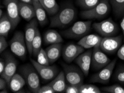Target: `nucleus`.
Here are the masks:
<instances>
[{"mask_svg":"<svg viewBox=\"0 0 124 93\" xmlns=\"http://www.w3.org/2000/svg\"><path fill=\"white\" fill-rule=\"evenodd\" d=\"M111 9L109 0H100L99 2L90 9L81 12L82 18L86 19H101L109 14Z\"/></svg>","mask_w":124,"mask_h":93,"instance_id":"3","label":"nucleus"},{"mask_svg":"<svg viewBox=\"0 0 124 93\" xmlns=\"http://www.w3.org/2000/svg\"><path fill=\"white\" fill-rule=\"evenodd\" d=\"M100 0H76L77 4L84 10L90 9L95 7Z\"/></svg>","mask_w":124,"mask_h":93,"instance_id":"28","label":"nucleus"},{"mask_svg":"<svg viewBox=\"0 0 124 93\" xmlns=\"http://www.w3.org/2000/svg\"><path fill=\"white\" fill-rule=\"evenodd\" d=\"M65 92L66 93H80V86L69 84L66 86Z\"/></svg>","mask_w":124,"mask_h":93,"instance_id":"33","label":"nucleus"},{"mask_svg":"<svg viewBox=\"0 0 124 93\" xmlns=\"http://www.w3.org/2000/svg\"><path fill=\"white\" fill-rule=\"evenodd\" d=\"M102 38L98 35L91 34L85 36L78 42V44L85 49L93 48L97 45L100 44Z\"/></svg>","mask_w":124,"mask_h":93,"instance_id":"18","label":"nucleus"},{"mask_svg":"<svg viewBox=\"0 0 124 93\" xmlns=\"http://www.w3.org/2000/svg\"><path fill=\"white\" fill-rule=\"evenodd\" d=\"M61 43H54L50 45L46 49V52L50 64L55 62L57 61L61 56L62 52Z\"/></svg>","mask_w":124,"mask_h":93,"instance_id":"20","label":"nucleus"},{"mask_svg":"<svg viewBox=\"0 0 124 93\" xmlns=\"http://www.w3.org/2000/svg\"><path fill=\"white\" fill-rule=\"evenodd\" d=\"M18 9L20 16L24 20L30 21L36 17L35 8L33 4L21 1L18 3Z\"/></svg>","mask_w":124,"mask_h":93,"instance_id":"17","label":"nucleus"},{"mask_svg":"<svg viewBox=\"0 0 124 93\" xmlns=\"http://www.w3.org/2000/svg\"><path fill=\"white\" fill-rule=\"evenodd\" d=\"M39 1L46 10V12L50 16H54L59 11L60 7L56 0H39Z\"/></svg>","mask_w":124,"mask_h":93,"instance_id":"25","label":"nucleus"},{"mask_svg":"<svg viewBox=\"0 0 124 93\" xmlns=\"http://www.w3.org/2000/svg\"><path fill=\"white\" fill-rule=\"evenodd\" d=\"M85 48L80 45L70 43L66 45L62 50V57L66 62L70 63L84 52Z\"/></svg>","mask_w":124,"mask_h":93,"instance_id":"14","label":"nucleus"},{"mask_svg":"<svg viewBox=\"0 0 124 93\" xmlns=\"http://www.w3.org/2000/svg\"><path fill=\"white\" fill-rule=\"evenodd\" d=\"M117 56L121 60H124V45L120 47L117 51Z\"/></svg>","mask_w":124,"mask_h":93,"instance_id":"37","label":"nucleus"},{"mask_svg":"<svg viewBox=\"0 0 124 93\" xmlns=\"http://www.w3.org/2000/svg\"><path fill=\"white\" fill-rule=\"evenodd\" d=\"M31 62L38 72L39 75L45 81L54 79L59 74V69L56 66L42 65L33 59H31Z\"/></svg>","mask_w":124,"mask_h":93,"instance_id":"10","label":"nucleus"},{"mask_svg":"<svg viewBox=\"0 0 124 93\" xmlns=\"http://www.w3.org/2000/svg\"><path fill=\"white\" fill-rule=\"evenodd\" d=\"M20 1L23 2L30 3V4H32L33 3V0H20Z\"/></svg>","mask_w":124,"mask_h":93,"instance_id":"40","label":"nucleus"},{"mask_svg":"<svg viewBox=\"0 0 124 93\" xmlns=\"http://www.w3.org/2000/svg\"><path fill=\"white\" fill-rule=\"evenodd\" d=\"M12 28V22L7 14H4L0 18V36L7 37Z\"/></svg>","mask_w":124,"mask_h":93,"instance_id":"24","label":"nucleus"},{"mask_svg":"<svg viewBox=\"0 0 124 93\" xmlns=\"http://www.w3.org/2000/svg\"><path fill=\"white\" fill-rule=\"evenodd\" d=\"M36 58V61L39 64L45 65H49L50 64V61L49 59H48V56L47 55L46 50H44V49H41L40 52H39V54L37 55Z\"/></svg>","mask_w":124,"mask_h":93,"instance_id":"30","label":"nucleus"},{"mask_svg":"<svg viewBox=\"0 0 124 93\" xmlns=\"http://www.w3.org/2000/svg\"><path fill=\"white\" fill-rule=\"evenodd\" d=\"M116 63V59L111 61L108 65H107L99 72L95 74L91 77L90 81L91 83H97L101 84H107L110 81Z\"/></svg>","mask_w":124,"mask_h":93,"instance_id":"9","label":"nucleus"},{"mask_svg":"<svg viewBox=\"0 0 124 93\" xmlns=\"http://www.w3.org/2000/svg\"><path fill=\"white\" fill-rule=\"evenodd\" d=\"M76 15V9L72 5H65L51 18L50 27H65L73 22Z\"/></svg>","mask_w":124,"mask_h":93,"instance_id":"1","label":"nucleus"},{"mask_svg":"<svg viewBox=\"0 0 124 93\" xmlns=\"http://www.w3.org/2000/svg\"><path fill=\"white\" fill-rule=\"evenodd\" d=\"M41 44H42V38H41L40 32L39 28H37L36 34L33 39L32 44V55L37 57L39 52L41 50Z\"/></svg>","mask_w":124,"mask_h":93,"instance_id":"27","label":"nucleus"},{"mask_svg":"<svg viewBox=\"0 0 124 93\" xmlns=\"http://www.w3.org/2000/svg\"><path fill=\"white\" fill-rule=\"evenodd\" d=\"M102 90L108 93H124V88L119 85H112L103 87Z\"/></svg>","mask_w":124,"mask_h":93,"instance_id":"31","label":"nucleus"},{"mask_svg":"<svg viewBox=\"0 0 124 93\" xmlns=\"http://www.w3.org/2000/svg\"><path fill=\"white\" fill-rule=\"evenodd\" d=\"M9 43L12 53L21 59H25L28 50L23 33L16 32Z\"/></svg>","mask_w":124,"mask_h":93,"instance_id":"5","label":"nucleus"},{"mask_svg":"<svg viewBox=\"0 0 124 93\" xmlns=\"http://www.w3.org/2000/svg\"><path fill=\"white\" fill-rule=\"evenodd\" d=\"M98 87L93 84H82L80 86V93H101Z\"/></svg>","mask_w":124,"mask_h":93,"instance_id":"29","label":"nucleus"},{"mask_svg":"<svg viewBox=\"0 0 124 93\" xmlns=\"http://www.w3.org/2000/svg\"><path fill=\"white\" fill-rule=\"evenodd\" d=\"M53 88L49 84L46 85L45 86H41L40 90H39L38 93H55Z\"/></svg>","mask_w":124,"mask_h":93,"instance_id":"34","label":"nucleus"},{"mask_svg":"<svg viewBox=\"0 0 124 93\" xmlns=\"http://www.w3.org/2000/svg\"><path fill=\"white\" fill-rule=\"evenodd\" d=\"M93 51V49H90L82 52L75 59V62L79 66L85 76L89 74L90 68L91 65Z\"/></svg>","mask_w":124,"mask_h":93,"instance_id":"16","label":"nucleus"},{"mask_svg":"<svg viewBox=\"0 0 124 93\" xmlns=\"http://www.w3.org/2000/svg\"><path fill=\"white\" fill-rule=\"evenodd\" d=\"M32 4L34 6L36 17L41 25L44 26L47 22L46 11L41 4L39 0H33Z\"/></svg>","mask_w":124,"mask_h":93,"instance_id":"21","label":"nucleus"},{"mask_svg":"<svg viewBox=\"0 0 124 93\" xmlns=\"http://www.w3.org/2000/svg\"><path fill=\"white\" fill-rule=\"evenodd\" d=\"M20 72L25 79L28 88L32 92L38 93L41 88L39 73L32 64H26L20 68Z\"/></svg>","mask_w":124,"mask_h":93,"instance_id":"2","label":"nucleus"},{"mask_svg":"<svg viewBox=\"0 0 124 93\" xmlns=\"http://www.w3.org/2000/svg\"><path fill=\"white\" fill-rule=\"evenodd\" d=\"M5 68V60L2 59H0V74L3 73Z\"/></svg>","mask_w":124,"mask_h":93,"instance_id":"38","label":"nucleus"},{"mask_svg":"<svg viewBox=\"0 0 124 93\" xmlns=\"http://www.w3.org/2000/svg\"><path fill=\"white\" fill-rule=\"evenodd\" d=\"M91 21H79L73 25L62 34L64 36L70 39H78L83 37L91 31Z\"/></svg>","mask_w":124,"mask_h":93,"instance_id":"4","label":"nucleus"},{"mask_svg":"<svg viewBox=\"0 0 124 93\" xmlns=\"http://www.w3.org/2000/svg\"><path fill=\"white\" fill-rule=\"evenodd\" d=\"M8 17L12 22V28L17 26L20 21V15L18 9V0H4Z\"/></svg>","mask_w":124,"mask_h":93,"instance_id":"12","label":"nucleus"},{"mask_svg":"<svg viewBox=\"0 0 124 93\" xmlns=\"http://www.w3.org/2000/svg\"><path fill=\"white\" fill-rule=\"evenodd\" d=\"M44 40L45 43L47 45L62 43L63 41L60 34L54 30H47L45 33Z\"/></svg>","mask_w":124,"mask_h":93,"instance_id":"23","label":"nucleus"},{"mask_svg":"<svg viewBox=\"0 0 124 93\" xmlns=\"http://www.w3.org/2000/svg\"><path fill=\"white\" fill-rule=\"evenodd\" d=\"M114 15L117 17L124 15V0H109Z\"/></svg>","mask_w":124,"mask_h":93,"instance_id":"26","label":"nucleus"},{"mask_svg":"<svg viewBox=\"0 0 124 93\" xmlns=\"http://www.w3.org/2000/svg\"><path fill=\"white\" fill-rule=\"evenodd\" d=\"M93 27L103 37L114 36L119 32V27L111 18L93 24Z\"/></svg>","mask_w":124,"mask_h":93,"instance_id":"6","label":"nucleus"},{"mask_svg":"<svg viewBox=\"0 0 124 93\" xmlns=\"http://www.w3.org/2000/svg\"><path fill=\"white\" fill-rule=\"evenodd\" d=\"M26 84V81L23 77L19 74L16 73L11 77L8 86L13 92L17 93L23 88Z\"/></svg>","mask_w":124,"mask_h":93,"instance_id":"22","label":"nucleus"},{"mask_svg":"<svg viewBox=\"0 0 124 93\" xmlns=\"http://www.w3.org/2000/svg\"><path fill=\"white\" fill-rule=\"evenodd\" d=\"M123 18L122 19L121 24H120V26H121V28L122 29V31H123V35H124V15L123 16Z\"/></svg>","mask_w":124,"mask_h":93,"instance_id":"39","label":"nucleus"},{"mask_svg":"<svg viewBox=\"0 0 124 93\" xmlns=\"http://www.w3.org/2000/svg\"><path fill=\"white\" fill-rule=\"evenodd\" d=\"M111 62V60L108 58L104 51L101 50L100 44L93 48L92 55L91 65L95 70L102 69Z\"/></svg>","mask_w":124,"mask_h":93,"instance_id":"11","label":"nucleus"},{"mask_svg":"<svg viewBox=\"0 0 124 93\" xmlns=\"http://www.w3.org/2000/svg\"><path fill=\"white\" fill-rule=\"evenodd\" d=\"M123 42L122 36L104 37L100 44L101 50L107 54H114L119 50Z\"/></svg>","mask_w":124,"mask_h":93,"instance_id":"8","label":"nucleus"},{"mask_svg":"<svg viewBox=\"0 0 124 93\" xmlns=\"http://www.w3.org/2000/svg\"><path fill=\"white\" fill-rule=\"evenodd\" d=\"M63 72L65 77L69 84L80 86L83 84L84 74L82 70L74 65L63 64Z\"/></svg>","mask_w":124,"mask_h":93,"instance_id":"7","label":"nucleus"},{"mask_svg":"<svg viewBox=\"0 0 124 93\" xmlns=\"http://www.w3.org/2000/svg\"><path fill=\"white\" fill-rule=\"evenodd\" d=\"M8 42H7L5 37L0 36V52L2 53L8 47Z\"/></svg>","mask_w":124,"mask_h":93,"instance_id":"35","label":"nucleus"},{"mask_svg":"<svg viewBox=\"0 0 124 93\" xmlns=\"http://www.w3.org/2000/svg\"><path fill=\"white\" fill-rule=\"evenodd\" d=\"M38 21L37 19L33 18L30 21L27 25L25 28V38L26 45H27L28 52L30 56L32 55V44L34 37L36 34V31L38 27Z\"/></svg>","mask_w":124,"mask_h":93,"instance_id":"15","label":"nucleus"},{"mask_svg":"<svg viewBox=\"0 0 124 93\" xmlns=\"http://www.w3.org/2000/svg\"><path fill=\"white\" fill-rule=\"evenodd\" d=\"M65 79L64 72L63 71H60L48 84L53 88L55 93H62L65 92L67 86Z\"/></svg>","mask_w":124,"mask_h":93,"instance_id":"19","label":"nucleus"},{"mask_svg":"<svg viewBox=\"0 0 124 93\" xmlns=\"http://www.w3.org/2000/svg\"><path fill=\"white\" fill-rule=\"evenodd\" d=\"M5 56V68L4 71L2 74H1V76L6 80L8 86L11 77L16 74L17 62L14 57L10 53L6 52Z\"/></svg>","mask_w":124,"mask_h":93,"instance_id":"13","label":"nucleus"},{"mask_svg":"<svg viewBox=\"0 0 124 93\" xmlns=\"http://www.w3.org/2000/svg\"><path fill=\"white\" fill-rule=\"evenodd\" d=\"M2 13H3L2 9H1V10H0V17H1L2 16Z\"/></svg>","mask_w":124,"mask_h":93,"instance_id":"41","label":"nucleus"},{"mask_svg":"<svg viewBox=\"0 0 124 93\" xmlns=\"http://www.w3.org/2000/svg\"><path fill=\"white\" fill-rule=\"evenodd\" d=\"M115 79L120 83H124V66L116 70L115 74Z\"/></svg>","mask_w":124,"mask_h":93,"instance_id":"32","label":"nucleus"},{"mask_svg":"<svg viewBox=\"0 0 124 93\" xmlns=\"http://www.w3.org/2000/svg\"><path fill=\"white\" fill-rule=\"evenodd\" d=\"M7 85H8V83H7L6 80L1 77L0 79V90L1 91L6 89Z\"/></svg>","mask_w":124,"mask_h":93,"instance_id":"36","label":"nucleus"}]
</instances>
